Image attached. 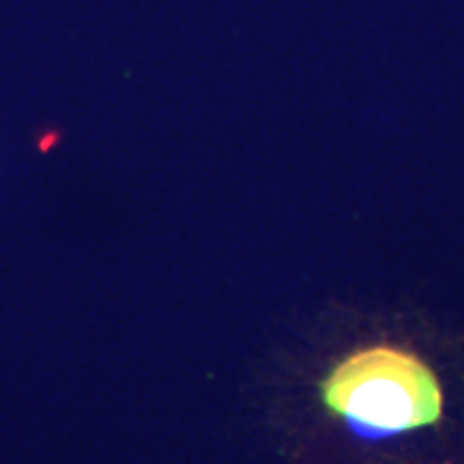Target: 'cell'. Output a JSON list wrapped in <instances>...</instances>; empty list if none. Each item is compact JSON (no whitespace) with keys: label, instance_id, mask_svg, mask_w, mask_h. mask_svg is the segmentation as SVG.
<instances>
[{"label":"cell","instance_id":"cell-1","mask_svg":"<svg viewBox=\"0 0 464 464\" xmlns=\"http://www.w3.org/2000/svg\"><path fill=\"white\" fill-rule=\"evenodd\" d=\"M325 406L381 432L437 423L443 393L434 372L412 353L391 346L357 350L320 383Z\"/></svg>","mask_w":464,"mask_h":464}]
</instances>
